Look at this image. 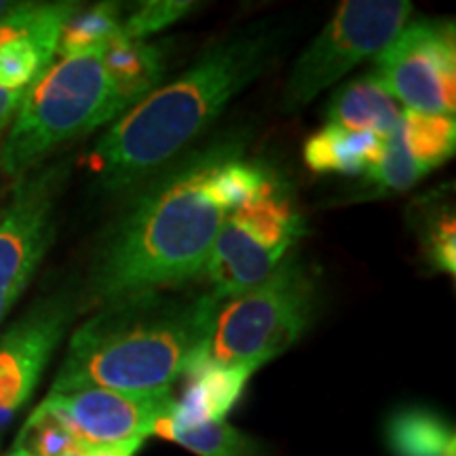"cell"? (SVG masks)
<instances>
[{
  "label": "cell",
  "mask_w": 456,
  "mask_h": 456,
  "mask_svg": "<svg viewBox=\"0 0 456 456\" xmlns=\"http://www.w3.org/2000/svg\"><path fill=\"white\" fill-rule=\"evenodd\" d=\"M241 142L220 140L163 171L129 205L91 262L89 305L165 292L201 275L231 214L218 178Z\"/></svg>",
  "instance_id": "6da1fadb"
},
{
  "label": "cell",
  "mask_w": 456,
  "mask_h": 456,
  "mask_svg": "<svg viewBox=\"0 0 456 456\" xmlns=\"http://www.w3.org/2000/svg\"><path fill=\"white\" fill-rule=\"evenodd\" d=\"M220 302L165 292L108 302L74 330L49 393L171 389L208 340Z\"/></svg>",
  "instance_id": "7a4b0ae2"
},
{
  "label": "cell",
  "mask_w": 456,
  "mask_h": 456,
  "mask_svg": "<svg viewBox=\"0 0 456 456\" xmlns=\"http://www.w3.org/2000/svg\"><path fill=\"white\" fill-rule=\"evenodd\" d=\"M275 49L277 34L254 28L208 51L184 74L118 117L89 159L102 186L121 191L167 165L266 70Z\"/></svg>",
  "instance_id": "3957f363"
},
{
  "label": "cell",
  "mask_w": 456,
  "mask_h": 456,
  "mask_svg": "<svg viewBox=\"0 0 456 456\" xmlns=\"http://www.w3.org/2000/svg\"><path fill=\"white\" fill-rule=\"evenodd\" d=\"M102 49L61 57L26 91L0 148V169L24 178L66 142L121 117Z\"/></svg>",
  "instance_id": "277c9868"
},
{
  "label": "cell",
  "mask_w": 456,
  "mask_h": 456,
  "mask_svg": "<svg viewBox=\"0 0 456 456\" xmlns=\"http://www.w3.org/2000/svg\"><path fill=\"white\" fill-rule=\"evenodd\" d=\"M315 306L317 281L298 256L288 254L265 281L220 302L186 374L208 363L256 372L309 330Z\"/></svg>",
  "instance_id": "5b68a950"
},
{
  "label": "cell",
  "mask_w": 456,
  "mask_h": 456,
  "mask_svg": "<svg viewBox=\"0 0 456 456\" xmlns=\"http://www.w3.org/2000/svg\"><path fill=\"white\" fill-rule=\"evenodd\" d=\"M305 232L294 195L273 174L241 208L228 214L216 237L205 273L220 300L232 298L265 281Z\"/></svg>",
  "instance_id": "8992f818"
},
{
  "label": "cell",
  "mask_w": 456,
  "mask_h": 456,
  "mask_svg": "<svg viewBox=\"0 0 456 456\" xmlns=\"http://www.w3.org/2000/svg\"><path fill=\"white\" fill-rule=\"evenodd\" d=\"M408 0H346L289 72L283 108L294 112L353 68L379 55L408 24Z\"/></svg>",
  "instance_id": "52a82bcc"
},
{
  "label": "cell",
  "mask_w": 456,
  "mask_h": 456,
  "mask_svg": "<svg viewBox=\"0 0 456 456\" xmlns=\"http://www.w3.org/2000/svg\"><path fill=\"white\" fill-rule=\"evenodd\" d=\"M370 74L406 110L454 117V28L433 21L406 26L376 55Z\"/></svg>",
  "instance_id": "ba28073f"
},
{
  "label": "cell",
  "mask_w": 456,
  "mask_h": 456,
  "mask_svg": "<svg viewBox=\"0 0 456 456\" xmlns=\"http://www.w3.org/2000/svg\"><path fill=\"white\" fill-rule=\"evenodd\" d=\"M74 311V296L51 294L0 334V433L32 397Z\"/></svg>",
  "instance_id": "9c48e42d"
},
{
  "label": "cell",
  "mask_w": 456,
  "mask_h": 456,
  "mask_svg": "<svg viewBox=\"0 0 456 456\" xmlns=\"http://www.w3.org/2000/svg\"><path fill=\"white\" fill-rule=\"evenodd\" d=\"M64 169L60 165L20 178L0 220V292L21 296L55 235V201Z\"/></svg>",
  "instance_id": "30bf717a"
},
{
  "label": "cell",
  "mask_w": 456,
  "mask_h": 456,
  "mask_svg": "<svg viewBox=\"0 0 456 456\" xmlns=\"http://www.w3.org/2000/svg\"><path fill=\"white\" fill-rule=\"evenodd\" d=\"M174 391L127 393L81 389L49 393L43 403L60 416L78 446H100L152 436L157 423L174 408Z\"/></svg>",
  "instance_id": "8fae6325"
},
{
  "label": "cell",
  "mask_w": 456,
  "mask_h": 456,
  "mask_svg": "<svg viewBox=\"0 0 456 456\" xmlns=\"http://www.w3.org/2000/svg\"><path fill=\"white\" fill-rule=\"evenodd\" d=\"M77 9V3H24L0 24V89L26 94L43 77Z\"/></svg>",
  "instance_id": "7c38bea8"
},
{
  "label": "cell",
  "mask_w": 456,
  "mask_h": 456,
  "mask_svg": "<svg viewBox=\"0 0 456 456\" xmlns=\"http://www.w3.org/2000/svg\"><path fill=\"white\" fill-rule=\"evenodd\" d=\"M254 372L248 368L208 366L191 370L184 393L175 399L171 412L165 416V423L175 429H188L209 420H224L232 406L243 395L245 385Z\"/></svg>",
  "instance_id": "4fadbf2b"
},
{
  "label": "cell",
  "mask_w": 456,
  "mask_h": 456,
  "mask_svg": "<svg viewBox=\"0 0 456 456\" xmlns=\"http://www.w3.org/2000/svg\"><path fill=\"white\" fill-rule=\"evenodd\" d=\"M102 64L123 114L152 94L163 78V51L146 41L117 37L102 49Z\"/></svg>",
  "instance_id": "5bb4252c"
},
{
  "label": "cell",
  "mask_w": 456,
  "mask_h": 456,
  "mask_svg": "<svg viewBox=\"0 0 456 456\" xmlns=\"http://www.w3.org/2000/svg\"><path fill=\"white\" fill-rule=\"evenodd\" d=\"M328 123L351 131H368L389 140L403 110L372 74L355 78L334 94L328 104Z\"/></svg>",
  "instance_id": "9a60e30c"
},
{
  "label": "cell",
  "mask_w": 456,
  "mask_h": 456,
  "mask_svg": "<svg viewBox=\"0 0 456 456\" xmlns=\"http://www.w3.org/2000/svg\"><path fill=\"white\" fill-rule=\"evenodd\" d=\"M387 140L368 131L326 125L305 144V163L315 174L362 175L385 155Z\"/></svg>",
  "instance_id": "2e32d148"
},
{
  "label": "cell",
  "mask_w": 456,
  "mask_h": 456,
  "mask_svg": "<svg viewBox=\"0 0 456 456\" xmlns=\"http://www.w3.org/2000/svg\"><path fill=\"white\" fill-rule=\"evenodd\" d=\"M385 437L393 456H444L454 448L448 420L425 408L397 410L387 423Z\"/></svg>",
  "instance_id": "e0dca14e"
},
{
  "label": "cell",
  "mask_w": 456,
  "mask_h": 456,
  "mask_svg": "<svg viewBox=\"0 0 456 456\" xmlns=\"http://www.w3.org/2000/svg\"><path fill=\"white\" fill-rule=\"evenodd\" d=\"M393 138L427 175L454 155V117L403 110Z\"/></svg>",
  "instance_id": "ac0fdd59"
},
{
  "label": "cell",
  "mask_w": 456,
  "mask_h": 456,
  "mask_svg": "<svg viewBox=\"0 0 456 456\" xmlns=\"http://www.w3.org/2000/svg\"><path fill=\"white\" fill-rule=\"evenodd\" d=\"M152 436L180 444L197 456H262L260 442L252 436H245L226 420H209L188 429H175L161 419Z\"/></svg>",
  "instance_id": "d6986e66"
},
{
  "label": "cell",
  "mask_w": 456,
  "mask_h": 456,
  "mask_svg": "<svg viewBox=\"0 0 456 456\" xmlns=\"http://www.w3.org/2000/svg\"><path fill=\"white\" fill-rule=\"evenodd\" d=\"M123 11L117 3H100L91 9H77L61 28L57 53L72 57L104 49L121 34Z\"/></svg>",
  "instance_id": "ffe728a7"
},
{
  "label": "cell",
  "mask_w": 456,
  "mask_h": 456,
  "mask_svg": "<svg viewBox=\"0 0 456 456\" xmlns=\"http://www.w3.org/2000/svg\"><path fill=\"white\" fill-rule=\"evenodd\" d=\"M77 446L68 425L41 402V406L28 416L13 448L26 450L32 456H64Z\"/></svg>",
  "instance_id": "44dd1931"
},
{
  "label": "cell",
  "mask_w": 456,
  "mask_h": 456,
  "mask_svg": "<svg viewBox=\"0 0 456 456\" xmlns=\"http://www.w3.org/2000/svg\"><path fill=\"white\" fill-rule=\"evenodd\" d=\"M192 9H195V3L191 0H151L125 17L118 37L129 38V41H144L151 34L161 32L180 21Z\"/></svg>",
  "instance_id": "7402d4cb"
},
{
  "label": "cell",
  "mask_w": 456,
  "mask_h": 456,
  "mask_svg": "<svg viewBox=\"0 0 456 456\" xmlns=\"http://www.w3.org/2000/svg\"><path fill=\"white\" fill-rule=\"evenodd\" d=\"M366 175L379 188L393 192L408 191V188H412L420 178H425L423 169L408 157V152L403 151L402 144H399L393 135L387 140L383 159H380Z\"/></svg>",
  "instance_id": "603a6c76"
},
{
  "label": "cell",
  "mask_w": 456,
  "mask_h": 456,
  "mask_svg": "<svg viewBox=\"0 0 456 456\" xmlns=\"http://www.w3.org/2000/svg\"><path fill=\"white\" fill-rule=\"evenodd\" d=\"M429 260L437 269L454 275L456 269V241H454V220L452 216L444 218L433 226L429 239Z\"/></svg>",
  "instance_id": "cb8c5ba5"
},
{
  "label": "cell",
  "mask_w": 456,
  "mask_h": 456,
  "mask_svg": "<svg viewBox=\"0 0 456 456\" xmlns=\"http://www.w3.org/2000/svg\"><path fill=\"white\" fill-rule=\"evenodd\" d=\"M144 444V437L123 440L114 444H100V446H81L83 456H135Z\"/></svg>",
  "instance_id": "d4e9b609"
},
{
  "label": "cell",
  "mask_w": 456,
  "mask_h": 456,
  "mask_svg": "<svg viewBox=\"0 0 456 456\" xmlns=\"http://www.w3.org/2000/svg\"><path fill=\"white\" fill-rule=\"evenodd\" d=\"M24 95L26 94H9V91L0 89V134L11 127L21 102H24Z\"/></svg>",
  "instance_id": "484cf974"
},
{
  "label": "cell",
  "mask_w": 456,
  "mask_h": 456,
  "mask_svg": "<svg viewBox=\"0 0 456 456\" xmlns=\"http://www.w3.org/2000/svg\"><path fill=\"white\" fill-rule=\"evenodd\" d=\"M17 298H20V296L9 294V292H0V322H3L4 315L11 311V306L15 305Z\"/></svg>",
  "instance_id": "4316f807"
},
{
  "label": "cell",
  "mask_w": 456,
  "mask_h": 456,
  "mask_svg": "<svg viewBox=\"0 0 456 456\" xmlns=\"http://www.w3.org/2000/svg\"><path fill=\"white\" fill-rule=\"evenodd\" d=\"M21 4L24 3H7V0H0V24H3V21H7L9 17L21 7Z\"/></svg>",
  "instance_id": "83f0119b"
},
{
  "label": "cell",
  "mask_w": 456,
  "mask_h": 456,
  "mask_svg": "<svg viewBox=\"0 0 456 456\" xmlns=\"http://www.w3.org/2000/svg\"><path fill=\"white\" fill-rule=\"evenodd\" d=\"M7 456H32V454H28L26 450H20V448H13L11 450V452L7 454Z\"/></svg>",
  "instance_id": "f1b7e54d"
},
{
  "label": "cell",
  "mask_w": 456,
  "mask_h": 456,
  "mask_svg": "<svg viewBox=\"0 0 456 456\" xmlns=\"http://www.w3.org/2000/svg\"><path fill=\"white\" fill-rule=\"evenodd\" d=\"M64 456H83V448H81V446L72 448V450H70V452H68V454H64Z\"/></svg>",
  "instance_id": "f546056e"
},
{
  "label": "cell",
  "mask_w": 456,
  "mask_h": 456,
  "mask_svg": "<svg viewBox=\"0 0 456 456\" xmlns=\"http://www.w3.org/2000/svg\"><path fill=\"white\" fill-rule=\"evenodd\" d=\"M444 456H454V448H452V450H448V452L444 454Z\"/></svg>",
  "instance_id": "4dcf8cb0"
}]
</instances>
